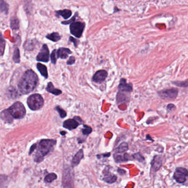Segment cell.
I'll return each mask as SVG.
<instances>
[{
  "label": "cell",
  "mask_w": 188,
  "mask_h": 188,
  "mask_svg": "<svg viewBox=\"0 0 188 188\" xmlns=\"http://www.w3.org/2000/svg\"><path fill=\"white\" fill-rule=\"evenodd\" d=\"M83 157H84V154H83V150H80L73 158L72 160V166L75 167L77 166L80 162L81 160L83 159Z\"/></svg>",
  "instance_id": "5bb4252c"
},
{
  "label": "cell",
  "mask_w": 188,
  "mask_h": 188,
  "mask_svg": "<svg viewBox=\"0 0 188 188\" xmlns=\"http://www.w3.org/2000/svg\"><path fill=\"white\" fill-rule=\"evenodd\" d=\"M46 38L54 42H56L61 39L60 35H59V34L57 32H54L48 34L46 36Z\"/></svg>",
  "instance_id": "ffe728a7"
},
{
  "label": "cell",
  "mask_w": 188,
  "mask_h": 188,
  "mask_svg": "<svg viewBox=\"0 0 188 188\" xmlns=\"http://www.w3.org/2000/svg\"><path fill=\"white\" fill-rule=\"evenodd\" d=\"M118 88L122 92H131L133 90V86L131 84L126 83V81L124 78L121 79Z\"/></svg>",
  "instance_id": "7c38bea8"
},
{
  "label": "cell",
  "mask_w": 188,
  "mask_h": 188,
  "mask_svg": "<svg viewBox=\"0 0 188 188\" xmlns=\"http://www.w3.org/2000/svg\"><path fill=\"white\" fill-rule=\"evenodd\" d=\"M62 135H64V134H65L66 132H62V133H60Z\"/></svg>",
  "instance_id": "74e56055"
},
{
  "label": "cell",
  "mask_w": 188,
  "mask_h": 188,
  "mask_svg": "<svg viewBox=\"0 0 188 188\" xmlns=\"http://www.w3.org/2000/svg\"><path fill=\"white\" fill-rule=\"evenodd\" d=\"M8 11V5L4 1V0H1V12H5L7 14Z\"/></svg>",
  "instance_id": "484cf974"
},
{
  "label": "cell",
  "mask_w": 188,
  "mask_h": 188,
  "mask_svg": "<svg viewBox=\"0 0 188 188\" xmlns=\"http://www.w3.org/2000/svg\"><path fill=\"white\" fill-rule=\"evenodd\" d=\"M0 44H1V55H3V52H4V50H5V41L3 39L2 37H1V38Z\"/></svg>",
  "instance_id": "4dcf8cb0"
},
{
  "label": "cell",
  "mask_w": 188,
  "mask_h": 188,
  "mask_svg": "<svg viewBox=\"0 0 188 188\" xmlns=\"http://www.w3.org/2000/svg\"><path fill=\"white\" fill-rule=\"evenodd\" d=\"M56 110L58 111V113H59V115L60 116L61 118H65L66 116H67V114L66 113L65 111H64L62 108H61L60 107H59V106L56 107Z\"/></svg>",
  "instance_id": "f546056e"
},
{
  "label": "cell",
  "mask_w": 188,
  "mask_h": 188,
  "mask_svg": "<svg viewBox=\"0 0 188 188\" xmlns=\"http://www.w3.org/2000/svg\"><path fill=\"white\" fill-rule=\"evenodd\" d=\"M188 176V171L186 168L178 167L174 173V178L177 183H185Z\"/></svg>",
  "instance_id": "52a82bcc"
},
{
  "label": "cell",
  "mask_w": 188,
  "mask_h": 188,
  "mask_svg": "<svg viewBox=\"0 0 188 188\" xmlns=\"http://www.w3.org/2000/svg\"><path fill=\"white\" fill-rule=\"evenodd\" d=\"M129 146L128 143L126 142H123L121 143L120 145L116 148V153H122L128 151Z\"/></svg>",
  "instance_id": "44dd1931"
},
{
  "label": "cell",
  "mask_w": 188,
  "mask_h": 188,
  "mask_svg": "<svg viewBox=\"0 0 188 188\" xmlns=\"http://www.w3.org/2000/svg\"><path fill=\"white\" fill-rule=\"evenodd\" d=\"M92 129L90 128V126H88L87 125H84L83 129H82V133H83V135H88L92 133Z\"/></svg>",
  "instance_id": "f1b7e54d"
},
{
  "label": "cell",
  "mask_w": 188,
  "mask_h": 188,
  "mask_svg": "<svg viewBox=\"0 0 188 188\" xmlns=\"http://www.w3.org/2000/svg\"><path fill=\"white\" fill-rule=\"evenodd\" d=\"M133 158H134V159L137 160H138V161H140V162H142V161H143V160H144L143 157L139 153H136V154L133 155Z\"/></svg>",
  "instance_id": "d6a6232c"
},
{
  "label": "cell",
  "mask_w": 188,
  "mask_h": 188,
  "mask_svg": "<svg viewBox=\"0 0 188 188\" xmlns=\"http://www.w3.org/2000/svg\"><path fill=\"white\" fill-rule=\"evenodd\" d=\"M75 58H74L73 56H71L67 62V64L68 65H73L74 63H75Z\"/></svg>",
  "instance_id": "836d02e7"
},
{
  "label": "cell",
  "mask_w": 188,
  "mask_h": 188,
  "mask_svg": "<svg viewBox=\"0 0 188 188\" xmlns=\"http://www.w3.org/2000/svg\"><path fill=\"white\" fill-rule=\"evenodd\" d=\"M36 148H37V144H36V143H35V144H34L32 146V147H30V151H29V155H30L31 153H32L33 151L35 150Z\"/></svg>",
  "instance_id": "d590c367"
},
{
  "label": "cell",
  "mask_w": 188,
  "mask_h": 188,
  "mask_svg": "<svg viewBox=\"0 0 188 188\" xmlns=\"http://www.w3.org/2000/svg\"><path fill=\"white\" fill-rule=\"evenodd\" d=\"M74 119H75L78 122L80 123V124H81V123H82V121L81 120V119L80 118H79V117L75 116V117H74Z\"/></svg>",
  "instance_id": "8d00e7d4"
},
{
  "label": "cell",
  "mask_w": 188,
  "mask_h": 188,
  "mask_svg": "<svg viewBox=\"0 0 188 188\" xmlns=\"http://www.w3.org/2000/svg\"><path fill=\"white\" fill-rule=\"evenodd\" d=\"M77 15V13H76L75 15H74L73 17L70 20H68V21H63V22H62L61 23L63 24H65V25H66V24H70L71 23H72L74 22V21L75 20L76 18V16Z\"/></svg>",
  "instance_id": "1f68e13d"
},
{
  "label": "cell",
  "mask_w": 188,
  "mask_h": 188,
  "mask_svg": "<svg viewBox=\"0 0 188 188\" xmlns=\"http://www.w3.org/2000/svg\"><path fill=\"white\" fill-rule=\"evenodd\" d=\"M37 60L40 62L48 63L49 60V50L48 46L46 44H44L41 49L40 52L39 53L37 56Z\"/></svg>",
  "instance_id": "ba28073f"
},
{
  "label": "cell",
  "mask_w": 188,
  "mask_h": 188,
  "mask_svg": "<svg viewBox=\"0 0 188 188\" xmlns=\"http://www.w3.org/2000/svg\"><path fill=\"white\" fill-rule=\"evenodd\" d=\"M158 95L160 98L167 100H173L178 96V90L176 88H171L158 92Z\"/></svg>",
  "instance_id": "8992f818"
},
{
  "label": "cell",
  "mask_w": 188,
  "mask_h": 188,
  "mask_svg": "<svg viewBox=\"0 0 188 188\" xmlns=\"http://www.w3.org/2000/svg\"><path fill=\"white\" fill-rule=\"evenodd\" d=\"M56 141L52 139H43L40 141L37 147V150L34 155L35 162H41L44 157L54 150Z\"/></svg>",
  "instance_id": "7a4b0ae2"
},
{
  "label": "cell",
  "mask_w": 188,
  "mask_h": 188,
  "mask_svg": "<svg viewBox=\"0 0 188 188\" xmlns=\"http://www.w3.org/2000/svg\"><path fill=\"white\" fill-rule=\"evenodd\" d=\"M27 104L32 111H37L43 107L44 99L39 94H34L29 96L27 99Z\"/></svg>",
  "instance_id": "277c9868"
},
{
  "label": "cell",
  "mask_w": 188,
  "mask_h": 188,
  "mask_svg": "<svg viewBox=\"0 0 188 188\" xmlns=\"http://www.w3.org/2000/svg\"><path fill=\"white\" fill-rule=\"evenodd\" d=\"M38 83V77L33 70H29L23 74L18 84L20 93L27 94L32 92Z\"/></svg>",
  "instance_id": "6da1fadb"
},
{
  "label": "cell",
  "mask_w": 188,
  "mask_h": 188,
  "mask_svg": "<svg viewBox=\"0 0 188 188\" xmlns=\"http://www.w3.org/2000/svg\"><path fill=\"white\" fill-rule=\"evenodd\" d=\"M173 83L177 86H179L181 87H188V81L174 82Z\"/></svg>",
  "instance_id": "83f0119b"
},
{
  "label": "cell",
  "mask_w": 188,
  "mask_h": 188,
  "mask_svg": "<svg viewBox=\"0 0 188 188\" xmlns=\"http://www.w3.org/2000/svg\"><path fill=\"white\" fill-rule=\"evenodd\" d=\"M72 53L68 48H60L57 50V56L58 58H60L62 59H65L68 58L69 54Z\"/></svg>",
  "instance_id": "4fadbf2b"
},
{
  "label": "cell",
  "mask_w": 188,
  "mask_h": 188,
  "mask_svg": "<svg viewBox=\"0 0 188 188\" xmlns=\"http://www.w3.org/2000/svg\"><path fill=\"white\" fill-rule=\"evenodd\" d=\"M79 124L80 123H78L75 119L73 118V119H68L67 120L65 121L63 124V128H66L68 130H72L77 128Z\"/></svg>",
  "instance_id": "30bf717a"
},
{
  "label": "cell",
  "mask_w": 188,
  "mask_h": 188,
  "mask_svg": "<svg viewBox=\"0 0 188 188\" xmlns=\"http://www.w3.org/2000/svg\"><path fill=\"white\" fill-rule=\"evenodd\" d=\"M69 39H70V42H72V43H73V44L75 45V46L76 48L77 47L78 44V43H79V42H78L77 39H76L75 38H73L72 37H70Z\"/></svg>",
  "instance_id": "e575fe53"
},
{
  "label": "cell",
  "mask_w": 188,
  "mask_h": 188,
  "mask_svg": "<svg viewBox=\"0 0 188 188\" xmlns=\"http://www.w3.org/2000/svg\"><path fill=\"white\" fill-rule=\"evenodd\" d=\"M108 76V72L105 70L98 71L93 77V81L96 83H102Z\"/></svg>",
  "instance_id": "9c48e42d"
},
{
  "label": "cell",
  "mask_w": 188,
  "mask_h": 188,
  "mask_svg": "<svg viewBox=\"0 0 188 188\" xmlns=\"http://www.w3.org/2000/svg\"><path fill=\"white\" fill-rule=\"evenodd\" d=\"M116 179H117L116 176L114 175V174H112L110 172H106V173L104 175V181H106L107 183H109V184L114 183L116 181Z\"/></svg>",
  "instance_id": "e0dca14e"
},
{
  "label": "cell",
  "mask_w": 188,
  "mask_h": 188,
  "mask_svg": "<svg viewBox=\"0 0 188 188\" xmlns=\"http://www.w3.org/2000/svg\"><path fill=\"white\" fill-rule=\"evenodd\" d=\"M1 118L6 123H11L13 121V117L7 109L3 111L1 113Z\"/></svg>",
  "instance_id": "9a60e30c"
},
{
  "label": "cell",
  "mask_w": 188,
  "mask_h": 188,
  "mask_svg": "<svg viewBox=\"0 0 188 188\" xmlns=\"http://www.w3.org/2000/svg\"><path fill=\"white\" fill-rule=\"evenodd\" d=\"M162 165V157L161 155H156L152 162V169L154 171H157Z\"/></svg>",
  "instance_id": "8fae6325"
},
{
  "label": "cell",
  "mask_w": 188,
  "mask_h": 188,
  "mask_svg": "<svg viewBox=\"0 0 188 188\" xmlns=\"http://www.w3.org/2000/svg\"><path fill=\"white\" fill-rule=\"evenodd\" d=\"M85 24L80 22H74L70 24V33L77 38H80L85 29Z\"/></svg>",
  "instance_id": "5b68a950"
},
{
  "label": "cell",
  "mask_w": 188,
  "mask_h": 188,
  "mask_svg": "<svg viewBox=\"0 0 188 188\" xmlns=\"http://www.w3.org/2000/svg\"><path fill=\"white\" fill-rule=\"evenodd\" d=\"M37 68L38 71L40 72V74L43 76V77H44L45 78H48V70H47V68L46 67V66L40 63H38L37 65Z\"/></svg>",
  "instance_id": "ac0fdd59"
},
{
  "label": "cell",
  "mask_w": 188,
  "mask_h": 188,
  "mask_svg": "<svg viewBox=\"0 0 188 188\" xmlns=\"http://www.w3.org/2000/svg\"><path fill=\"white\" fill-rule=\"evenodd\" d=\"M13 60L17 63H20V52L18 48H15L13 55Z\"/></svg>",
  "instance_id": "7402d4cb"
},
{
  "label": "cell",
  "mask_w": 188,
  "mask_h": 188,
  "mask_svg": "<svg viewBox=\"0 0 188 188\" xmlns=\"http://www.w3.org/2000/svg\"><path fill=\"white\" fill-rule=\"evenodd\" d=\"M58 56H57V50H54L51 54V61L53 64H56Z\"/></svg>",
  "instance_id": "4316f807"
},
{
  "label": "cell",
  "mask_w": 188,
  "mask_h": 188,
  "mask_svg": "<svg viewBox=\"0 0 188 188\" xmlns=\"http://www.w3.org/2000/svg\"><path fill=\"white\" fill-rule=\"evenodd\" d=\"M57 176L55 173H50L45 177L44 181L45 183H50L57 179Z\"/></svg>",
  "instance_id": "603a6c76"
},
{
  "label": "cell",
  "mask_w": 188,
  "mask_h": 188,
  "mask_svg": "<svg viewBox=\"0 0 188 188\" xmlns=\"http://www.w3.org/2000/svg\"><path fill=\"white\" fill-rule=\"evenodd\" d=\"M20 23L19 20L17 18H12L11 20V27L13 30H17L19 29Z\"/></svg>",
  "instance_id": "cb8c5ba5"
},
{
  "label": "cell",
  "mask_w": 188,
  "mask_h": 188,
  "mask_svg": "<svg viewBox=\"0 0 188 188\" xmlns=\"http://www.w3.org/2000/svg\"><path fill=\"white\" fill-rule=\"evenodd\" d=\"M34 47H35V41L33 40L28 41L27 42H26L24 45V48L26 50H33Z\"/></svg>",
  "instance_id": "d4e9b609"
},
{
  "label": "cell",
  "mask_w": 188,
  "mask_h": 188,
  "mask_svg": "<svg viewBox=\"0 0 188 188\" xmlns=\"http://www.w3.org/2000/svg\"><path fill=\"white\" fill-rule=\"evenodd\" d=\"M8 110L15 119H22L26 114L25 107L20 102H16L13 104L10 108H8Z\"/></svg>",
  "instance_id": "3957f363"
},
{
  "label": "cell",
  "mask_w": 188,
  "mask_h": 188,
  "mask_svg": "<svg viewBox=\"0 0 188 188\" xmlns=\"http://www.w3.org/2000/svg\"><path fill=\"white\" fill-rule=\"evenodd\" d=\"M46 90L49 93H51V94H53L55 95H60L62 93V91L60 90H59V89L55 88L54 85H53V83L51 82H49L48 83Z\"/></svg>",
  "instance_id": "2e32d148"
},
{
  "label": "cell",
  "mask_w": 188,
  "mask_h": 188,
  "mask_svg": "<svg viewBox=\"0 0 188 188\" xmlns=\"http://www.w3.org/2000/svg\"><path fill=\"white\" fill-rule=\"evenodd\" d=\"M57 16H62L64 19H68L70 17L71 15H72V12L71 11L69 10H63L58 11L56 12Z\"/></svg>",
  "instance_id": "d6986e66"
}]
</instances>
